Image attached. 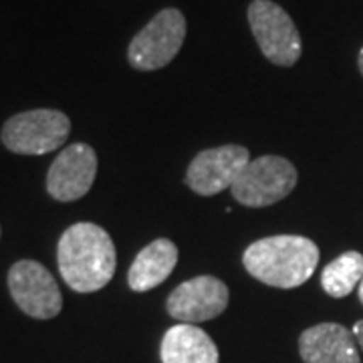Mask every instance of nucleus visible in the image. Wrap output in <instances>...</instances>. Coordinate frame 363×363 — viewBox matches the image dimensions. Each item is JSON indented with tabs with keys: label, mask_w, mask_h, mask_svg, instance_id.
<instances>
[{
	"label": "nucleus",
	"mask_w": 363,
	"mask_h": 363,
	"mask_svg": "<svg viewBox=\"0 0 363 363\" xmlns=\"http://www.w3.org/2000/svg\"><path fill=\"white\" fill-rule=\"evenodd\" d=\"M57 262L61 277L75 293H95L116 274V245L101 226L77 222L61 234Z\"/></svg>",
	"instance_id": "1"
},
{
	"label": "nucleus",
	"mask_w": 363,
	"mask_h": 363,
	"mask_svg": "<svg viewBox=\"0 0 363 363\" xmlns=\"http://www.w3.org/2000/svg\"><path fill=\"white\" fill-rule=\"evenodd\" d=\"M242 262L257 281L279 289H295L307 283L319 262L317 245L297 234H279L252 242Z\"/></svg>",
	"instance_id": "2"
},
{
	"label": "nucleus",
	"mask_w": 363,
	"mask_h": 363,
	"mask_svg": "<svg viewBox=\"0 0 363 363\" xmlns=\"http://www.w3.org/2000/svg\"><path fill=\"white\" fill-rule=\"evenodd\" d=\"M71 121L57 109H30L13 116L2 128L4 145L23 156H43L63 147Z\"/></svg>",
	"instance_id": "3"
},
{
	"label": "nucleus",
	"mask_w": 363,
	"mask_h": 363,
	"mask_svg": "<svg viewBox=\"0 0 363 363\" xmlns=\"http://www.w3.org/2000/svg\"><path fill=\"white\" fill-rule=\"evenodd\" d=\"M248 25L262 55L279 67H293L303 43L293 18L272 0H255L248 6Z\"/></svg>",
	"instance_id": "4"
},
{
	"label": "nucleus",
	"mask_w": 363,
	"mask_h": 363,
	"mask_svg": "<svg viewBox=\"0 0 363 363\" xmlns=\"http://www.w3.org/2000/svg\"><path fill=\"white\" fill-rule=\"evenodd\" d=\"M297 186V169L281 156H262L248 166L233 184V196L245 206H271L291 194Z\"/></svg>",
	"instance_id": "5"
},
{
	"label": "nucleus",
	"mask_w": 363,
	"mask_h": 363,
	"mask_svg": "<svg viewBox=\"0 0 363 363\" xmlns=\"http://www.w3.org/2000/svg\"><path fill=\"white\" fill-rule=\"evenodd\" d=\"M186 39V18L178 9H164L133 37L128 59L138 71L166 67L180 52Z\"/></svg>",
	"instance_id": "6"
},
{
	"label": "nucleus",
	"mask_w": 363,
	"mask_h": 363,
	"mask_svg": "<svg viewBox=\"0 0 363 363\" xmlns=\"http://www.w3.org/2000/svg\"><path fill=\"white\" fill-rule=\"evenodd\" d=\"M9 291L18 309L35 319H52L63 309L59 285L37 260H18L9 271Z\"/></svg>",
	"instance_id": "7"
},
{
	"label": "nucleus",
	"mask_w": 363,
	"mask_h": 363,
	"mask_svg": "<svg viewBox=\"0 0 363 363\" xmlns=\"http://www.w3.org/2000/svg\"><path fill=\"white\" fill-rule=\"evenodd\" d=\"M230 293L220 279L202 274L178 285L169 293L166 309L180 323H202L218 317L228 307Z\"/></svg>",
	"instance_id": "8"
},
{
	"label": "nucleus",
	"mask_w": 363,
	"mask_h": 363,
	"mask_svg": "<svg viewBox=\"0 0 363 363\" xmlns=\"http://www.w3.org/2000/svg\"><path fill=\"white\" fill-rule=\"evenodd\" d=\"M248 162V150L242 145H220L204 150L192 160L186 172V182L196 194L216 196L226 188H233Z\"/></svg>",
	"instance_id": "9"
},
{
	"label": "nucleus",
	"mask_w": 363,
	"mask_h": 363,
	"mask_svg": "<svg viewBox=\"0 0 363 363\" xmlns=\"http://www.w3.org/2000/svg\"><path fill=\"white\" fill-rule=\"evenodd\" d=\"M97 176V154L87 143H71L55 157L47 174V192L59 202L87 194Z\"/></svg>",
	"instance_id": "10"
},
{
	"label": "nucleus",
	"mask_w": 363,
	"mask_h": 363,
	"mask_svg": "<svg viewBox=\"0 0 363 363\" xmlns=\"http://www.w3.org/2000/svg\"><path fill=\"white\" fill-rule=\"evenodd\" d=\"M298 351L305 363H362L353 331L339 323L305 329L298 337Z\"/></svg>",
	"instance_id": "11"
},
{
	"label": "nucleus",
	"mask_w": 363,
	"mask_h": 363,
	"mask_svg": "<svg viewBox=\"0 0 363 363\" xmlns=\"http://www.w3.org/2000/svg\"><path fill=\"white\" fill-rule=\"evenodd\" d=\"M162 363H218V347L204 329L190 323L169 327L160 347Z\"/></svg>",
	"instance_id": "12"
},
{
	"label": "nucleus",
	"mask_w": 363,
	"mask_h": 363,
	"mask_svg": "<svg viewBox=\"0 0 363 363\" xmlns=\"http://www.w3.org/2000/svg\"><path fill=\"white\" fill-rule=\"evenodd\" d=\"M178 264V248L168 238H157L140 250L128 272V285L135 293L156 289Z\"/></svg>",
	"instance_id": "13"
},
{
	"label": "nucleus",
	"mask_w": 363,
	"mask_h": 363,
	"mask_svg": "<svg viewBox=\"0 0 363 363\" xmlns=\"http://www.w3.org/2000/svg\"><path fill=\"white\" fill-rule=\"evenodd\" d=\"M363 279V255L347 250L331 260L321 272V286L329 297L343 298L351 295Z\"/></svg>",
	"instance_id": "14"
},
{
	"label": "nucleus",
	"mask_w": 363,
	"mask_h": 363,
	"mask_svg": "<svg viewBox=\"0 0 363 363\" xmlns=\"http://www.w3.org/2000/svg\"><path fill=\"white\" fill-rule=\"evenodd\" d=\"M351 331H353V335H355V341H357V345H359V347H362V351H363V319L353 325V329H351Z\"/></svg>",
	"instance_id": "15"
},
{
	"label": "nucleus",
	"mask_w": 363,
	"mask_h": 363,
	"mask_svg": "<svg viewBox=\"0 0 363 363\" xmlns=\"http://www.w3.org/2000/svg\"><path fill=\"white\" fill-rule=\"evenodd\" d=\"M357 295H359V301H362V305H363V279H362V283H359V286H357Z\"/></svg>",
	"instance_id": "16"
},
{
	"label": "nucleus",
	"mask_w": 363,
	"mask_h": 363,
	"mask_svg": "<svg viewBox=\"0 0 363 363\" xmlns=\"http://www.w3.org/2000/svg\"><path fill=\"white\" fill-rule=\"evenodd\" d=\"M359 71H362V75H363V49L359 51Z\"/></svg>",
	"instance_id": "17"
}]
</instances>
